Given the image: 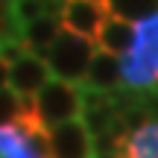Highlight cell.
<instances>
[{"instance_id":"obj_15","label":"cell","mask_w":158,"mask_h":158,"mask_svg":"<svg viewBox=\"0 0 158 158\" xmlns=\"http://www.w3.org/2000/svg\"><path fill=\"white\" fill-rule=\"evenodd\" d=\"M91 158H126V155L120 152V149H111V152H94Z\"/></svg>"},{"instance_id":"obj_17","label":"cell","mask_w":158,"mask_h":158,"mask_svg":"<svg viewBox=\"0 0 158 158\" xmlns=\"http://www.w3.org/2000/svg\"><path fill=\"white\" fill-rule=\"evenodd\" d=\"M0 158H3V155H0Z\"/></svg>"},{"instance_id":"obj_8","label":"cell","mask_w":158,"mask_h":158,"mask_svg":"<svg viewBox=\"0 0 158 158\" xmlns=\"http://www.w3.org/2000/svg\"><path fill=\"white\" fill-rule=\"evenodd\" d=\"M123 82V70H120V59L108 50H94L88 64V73H85V85L97 91H114Z\"/></svg>"},{"instance_id":"obj_1","label":"cell","mask_w":158,"mask_h":158,"mask_svg":"<svg viewBox=\"0 0 158 158\" xmlns=\"http://www.w3.org/2000/svg\"><path fill=\"white\" fill-rule=\"evenodd\" d=\"M123 82L132 91H143L158 85V12L135 27V41L120 56Z\"/></svg>"},{"instance_id":"obj_9","label":"cell","mask_w":158,"mask_h":158,"mask_svg":"<svg viewBox=\"0 0 158 158\" xmlns=\"http://www.w3.org/2000/svg\"><path fill=\"white\" fill-rule=\"evenodd\" d=\"M94 41L100 44V50H108V53H114V56H123L132 47V41H135V23L108 12V18L102 21V27H100V32H97Z\"/></svg>"},{"instance_id":"obj_16","label":"cell","mask_w":158,"mask_h":158,"mask_svg":"<svg viewBox=\"0 0 158 158\" xmlns=\"http://www.w3.org/2000/svg\"><path fill=\"white\" fill-rule=\"evenodd\" d=\"M62 3H64V0H62Z\"/></svg>"},{"instance_id":"obj_5","label":"cell","mask_w":158,"mask_h":158,"mask_svg":"<svg viewBox=\"0 0 158 158\" xmlns=\"http://www.w3.org/2000/svg\"><path fill=\"white\" fill-rule=\"evenodd\" d=\"M59 18L64 29H73L85 38H97L102 21L108 18V6L106 0H64Z\"/></svg>"},{"instance_id":"obj_2","label":"cell","mask_w":158,"mask_h":158,"mask_svg":"<svg viewBox=\"0 0 158 158\" xmlns=\"http://www.w3.org/2000/svg\"><path fill=\"white\" fill-rule=\"evenodd\" d=\"M91 56H94V38H85L73 29L62 27V32L56 35V41L47 50V64H50V73L56 79L85 82Z\"/></svg>"},{"instance_id":"obj_10","label":"cell","mask_w":158,"mask_h":158,"mask_svg":"<svg viewBox=\"0 0 158 158\" xmlns=\"http://www.w3.org/2000/svg\"><path fill=\"white\" fill-rule=\"evenodd\" d=\"M120 152L126 158H158V120H147L132 129L120 143Z\"/></svg>"},{"instance_id":"obj_3","label":"cell","mask_w":158,"mask_h":158,"mask_svg":"<svg viewBox=\"0 0 158 158\" xmlns=\"http://www.w3.org/2000/svg\"><path fill=\"white\" fill-rule=\"evenodd\" d=\"M35 108H38V117L44 120V126L50 129L62 120H73L82 114V91L76 88V82L50 76L35 91Z\"/></svg>"},{"instance_id":"obj_12","label":"cell","mask_w":158,"mask_h":158,"mask_svg":"<svg viewBox=\"0 0 158 158\" xmlns=\"http://www.w3.org/2000/svg\"><path fill=\"white\" fill-rule=\"evenodd\" d=\"M47 6L41 0H9V18H12V27L21 32V27H27L29 21H35L38 15H44Z\"/></svg>"},{"instance_id":"obj_11","label":"cell","mask_w":158,"mask_h":158,"mask_svg":"<svg viewBox=\"0 0 158 158\" xmlns=\"http://www.w3.org/2000/svg\"><path fill=\"white\" fill-rule=\"evenodd\" d=\"M106 6L111 15H120L132 23H138V21L158 12V0H106Z\"/></svg>"},{"instance_id":"obj_4","label":"cell","mask_w":158,"mask_h":158,"mask_svg":"<svg viewBox=\"0 0 158 158\" xmlns=\"http://www.w3.org/2000/svg\"><path fill=\"white\" fill-rule=\"evenodd\" d=\"M50 135V152L53 158H91L94 155V138H91L85 120H62L47 129Z\"/></svg>"},{"instance_id":"obj_7","label":"cell","mask_w":158,"mask_h":158,"mask_svg":"<svg viewBox=\"0 0 158 158\" xmlns=\"http://www.w3.org/2000/svg\"><path fill=\"white\" fill-rule=\"evenodd\" d=\"M59 32H62V18H59L56 12H47V15H38L35 21H29L27 27H21L18 35H21L23 47H27L29 53L47 59V50H50V44L56 41Z\"/></svg>"},{"instance_id":"obj_13","label":"cell","mask_w":158,"mask_h":158,"mask_svg":"<svg viewBox=\"0 0 158 158\" xmlns=\"http://www.w3.org/2000/svg\"><path fill=\"white\" fill-rule=\"evenodd\" d=\"M18 114H21V94L3 85L0 88V123H15Z\"/></svg>"},{"instance_id":"obj_6","label":"cell","mask_w":158,"mask_h":158,"mask_svg":"<svg viewBox=\"0 0 158 158\" xmlns=\"http://www.w3.org/2000/svg\"><path fill=\"white\" fill-rule=\"evenodd\" d=\"M50 76L53 73H50L47 59L35 56V53H29V50L23 53L18 62L9 64V88L18 91V94H35Z\"/></svg>"},{"instance_id":"obj_14","label":"cell","mask_w":158,"mask_h":158,"mask_svg":"<svg viewBox=\"0 0 158 158\" xmlns=\"http://www.w3.org/2000/svg\"><path fill=\"white\" fill-rule=\"evenodd\" d=\"M3 85H9V62L0 56V88H3Z\"/></svg>"}]
</instances>
